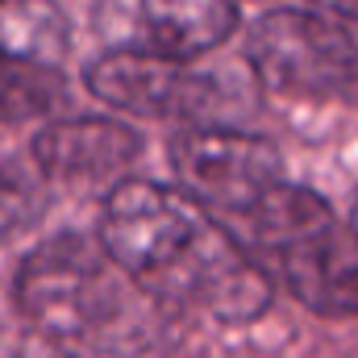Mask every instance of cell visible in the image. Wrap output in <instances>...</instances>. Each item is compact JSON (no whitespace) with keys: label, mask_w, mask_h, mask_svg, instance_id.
Returning a JSON list of instances; mask_svg holds the SVG:
<instances>
[{"label":"cell","mask_w":358,"mask_h":358,"mask_svg":"<svg viewBox=\"0 0 358 358\" xmlns=\"http://www.w3.org/2000/svg\"><path fill=\"white\" fill-rule=\"evenodd\" d=\"M100 242L155 300L250 325L271 308V279L246 242L183 187L121 179L100 208Z\"/></svg>","instance_id":"obj_1"},{"label":"cell","mask_w":358,"mask_h":358,"mask_svg":"<svg viewBox=\"0 0 358 358\" xmlns=\"http://www.w3.org/2000/svg\"><path fill=\"white\" fill-rule=\"evenodd\" d=\"M13 296L34 334L88 355L138 358L163 334V300L121 267L104 242L80 234H55L34 246Z\"/></svg>","instance_id":"obj_2"},{"label":"cell","mask_w":358,"mask_h":358,"mask_svg":"<svg viewBox=\"0 0 358 358\" xmlns=\"http://www.w3.org/2000/svg\"><path fill=\"white\" fill-rule=\"evenodd\" d=\"M246 59L259 84L296 100L358 104V34L325 13L279 8L250 25Z\"/></svg>","instance_id":"obj_3"},{"label":"cell","mask_w":358,"mask_h":358,"mask_svg":"<svg viewBox=\"0 0 358 358\" xmlns=\"http://www.w3.org/2000/svg\"><path fill=\"white\" fill-rule=\"evenodd\" d=\"M88 88L96 100L113 108L167 117L183 125H225L242 113V92L229 88L225 76L196 71L183 59H163L125 46L92 63Z\"/></svg>","instance_id":"obj_4"},{"label":"cell","mask_w":358,"mask_h":358,"mask_svg":"<svg viewBox=\"0 0 358 358\" xmlns=\"http://www.w3.org/2000/svg\"><path fill=\"white\" fill-rule=\"evenodd\" d=\"M171 167L179 187L238 221L246 208H255L275 183H283V159L267 138H255L246 129L229 125H192L171 142Z\"/></svg>","instance_id":"obj_5"},{"label":"cell","mask_w":358,"mask_h":358,"mask_svg":"<svg viewBox=\"0 0 358 358\" xmlns=\"http://www.w3.org/2000/svg\"><path fill=\"white\" fill-rule=\"evenodd\" d=\"M113 29L125 50L163 59H196L238 29L234 0H117Z\"/></svg>","instance_id":"obj_6"},{"label":"cell","mask_w":358,"mask_h":358,"mask_svg":"<svg viewBox=\"0 0 358 358\" xmlns=\"http://www.w3.org/2000/svg\"><path fill=\"white\" fill-rule=\"evenodd\" d=\"M142 155L138 129L113 117L50 121L34 138V167L55 183H108L129 171Z\"/></svg>","instance_id":"obj_7"},{"label":"cell","mask_w":358,"mask_h":358,"mask_svg":"<svg viewBox=\"0 0 358 358\" xmlns=\"http://www.w3.org/2000/svg\"><path fill=\"white\" fill-rule=\"evenodd\" d=\"M292 296L317 317H358V229L338 217L275 255Z\"/></svg>","instance_id":"obj_8"},{"label":"cell","mask_w":358,"mask_h":358,"mask_svg":"<svg viewBox=\"0 0 358 358\" xmlns=\"http://www.w3.org/2000/svg\"><path fill=\"white\" fill-rule=\"evenodd\" d=\"M329 221H334V208L313 187H300V183L283 179V183L271 187L255 208H246L234 225H238V238L250 242L255 250L279 255V250H287L292 242L308 238L313 229H321Z\"/></svg>","instance_id":"obj_9"},{"label":"cell","mask_w":358,"mask_h":358,"mask_svg":"<svg viewBox=\"0 0 358 358\" xmlns=\"http://www.w3.org/2000/svg\"><path fill=\"white\" fill-rule=\"evenodd\" d=\"M71 50V25L55 0H0V55L59 67Z\"/></svg>","instance_id":"obj_10"},{"label":"cell","mask_w":358,"mask_h":358,"mask_svg":"<svg viewBox=\"0 0 358 358\" xmlns=\"http://www.w3.org/2000/svg\"><path fill=\"white\" fill-rule=\"evenodd\" d=\"M59 100H63V80L55 67H38V63L0 55V117L4 121L42 117Z\"/></svg>","instance_id":"obj_11"},{"label":"cell","mask_w":358,"mask_h":358,"mask_svg":"<svg viewBox=\"0 0 358 358\" xmlns=\"http://www.w3.org/2000/svg\"><path fill=\"white\" fill-rule=\"evenodd\" d=\"M46 213V192L25 167L0 159V246L34 229Z\"/></svg>","instance_id":"obj_12"},{"label":"cell","mask_w":358,"mask_h":358,"mask_svg":"<svg viewBox=\"0 0 358 358\" xmlns=\"http://www.w3.org/2000/svg\"><path fill=\"white\" fill-rule=\"evenodd\" d=\"M17 358H88V350H76V346L55 342V338H46V334H29V338L21 342Z\"/></svg>","instance_id":"obj_13"},{"label":"cell","mask_w":358,"mask_h":358,"mask_svg":"<svg viewBox=\"0 0 358 358\" xmlns=\"http://www.w3.org/2000/svg\"><path fill=\"white\" fill-rule=\"evenodd\" d=\"M317 4L329 13H342L346 21H358V0H317Z\"/></svg>","instance_id":"obj_14"},{"label":"cell","mask_w":358,"mask_h":358,"mask_svg":"<svg viewBox=\"0 0 358 358\" xmlns=\"http://www.w3.org/2000/svg\"><path fill=\"white\" fill-rule=\"evenodd\" d=\"M350 225L358 229V196H355V208H350Z\"/></svg>","instance_id":"obj_15"},{"label":"cell","mask_w":358,"mask_h":358,"mask_svg":"<svg viewBox=\"0 0 358 358\" xmlns=\"http://www.w3.org/2000/svg\"><path fill=\"white\" fill-rule=\"evenodd\" d=\"M13 358H17V355H13Z\"/></svg>","instance_id":"obj_16"}]
</instances>
